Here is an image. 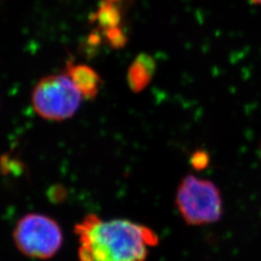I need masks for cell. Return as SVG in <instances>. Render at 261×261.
Instances as JSON below:
<instances>
[{
    "label": "cell",
    "instance_id": "6da1fadb",
    "mask_svg": "<svg viewBox=\"0 0 261 261\" xmlns=\"http://www.w3.org/2000/svg\"><path fill=\"white\" fill-rule=\"evenodd\" d=\"M80 261H145L158 236L129 220H103L87 215L75 225Z\"/></svg>",
    "mask_w": 261,
    "mask_h": 261
},
{
    "label": "cell",
    "instance_id": "7a4b0ae2",
    "mask_svg": "<svg viewBox=\"0 0 261 261\" xmlns=\"http://www.w3.org/2000/svg\"><path fill=\"white\" fill-rule=\"evenodd\" d=\"M175 202L188 224H213L223 215V199L218 187L195 175H188L181 181Z\"/></svg>",
    "mask_w": 261,
    "mask_h": 261
},
{
    "label": "cell",
    "instance_id": "3957f363",
    "mask_svg": "<svg viewBox=\"0 0 261 261\" xmlns=\"http://www.w3.org/2000/svg\"><path fill=\"white\" fill-rule=\"evenodd\" d=\"M83 99L68 75L57 74L38 82L31 102L40 117L49 121H64L75 115Z\"/></svg>",
    "mask_w": 261,
    "mask_h": 261
},
{
    "label": "cell",
    "instance_id": "277c9868",
    "mask_svg": "<svg viewBox=\"0 0 261 261\" xmlns=\"http://www.w3.org/2000/svg\"><path fill=\"white\" fill-rule=\"evenodd\" d=\"M17 249L35 259L55 256L63 244V232L55 219L47 215L30 213L20 218L13 233Z\"/></svg>",
    "mask_w": 261,
    "mask_h": 261
},
{
    "label": "cell",
    "instance_id": "5b68a950",
    "mask_svg": "<svg viewBox=\"0 0 261 261\" xmlns=\"http://www.w3.org/2000/svg\"><path fill=\"white\" fill-rule=\"evenodd\" d=\"M65 74L85 100H93L99 93L102 81L93 68L70 62L66 67Z\"/></svg>",
    "mask_w": 261,
    "mask_h": 261
},
{
    "label": "cell",
    "instance_id": "8992f818",
    "mask_svg": "<svg viewBox=\"0 0 261 261\" xmlns=\"http://www.w3.org/2000/svg\"><path fill=\"white\" fill-rule=\"evenodd\" d=\"M155 71V62L147 55H140L132 63L127 74L130 89L138 93L143 90L151 81Z\"/></svg>",
    "mask_w": 261,
    "mask_h": 261
},
{
    "label": "cell",
    "instance_id": "52a82bcc",
    "mask_svg": "<svg viewBox=\"0 0 261 261\" xmlns=\"http://www.w3.org/2000/svg\"><path fill=\"white\" fill-rule=\"evenodd\" d=\"M191 162L195 168H204L208 165L209 157L203 151H199L194 154Z\"/></svg>",
    "mask_w": 261,
    "mask_h": 261
},
{
    "label": "cell",
    "instance_id": "ba28073f",
    "mask_svg": "<svg viewBox=\"0 0 261 261\" xmlns=\"http://www.w3.org/2000/svg\"><path fill=\"white\" fill-rule=\"evenodd\" d=\"M253 4H256V5H261V0H250Z\"/></svg>",
    "mask_w": 261,
    "mask_h": 261
}]
</instances>
